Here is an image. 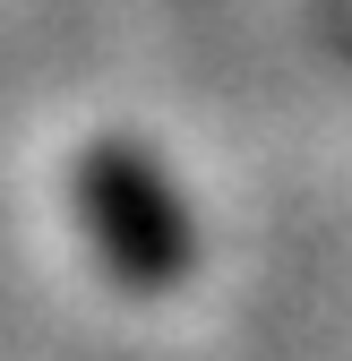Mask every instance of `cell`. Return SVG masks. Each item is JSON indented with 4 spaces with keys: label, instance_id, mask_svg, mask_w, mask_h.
I'll list each match as a JSON object with an SVG mask.
<instances>
[{
    "label": "cell",
    "instance_id": "6da1fadb",
    "mask_svg": "<svg viewBox=\"0 0 352 361\" xmlns=\"http://www.w3.org/2000/svg\"><path fill=\"white\" fill-rule=\"evenodd\" d=\"M86 224H95L103 258L129 284H163V276L189 267V215H181V198H172L138 155H120V147H103L95 164H86Z\"/></svg>",
    "mask_w": 352,
    "mask_h": 361
}]
</instances>
